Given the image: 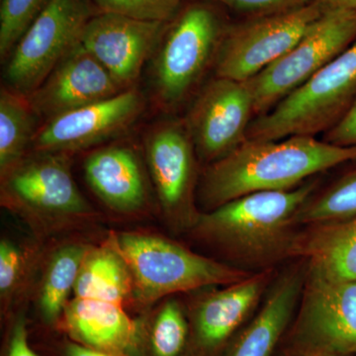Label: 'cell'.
Listing matches in <instances>:
<instances>
[{"label":"cell","mask_w":356,"mask_h":356,"mask_svg":"<svg viewBox=\"0 0 356 356\" xmlns=\"http://www.w3.org/2000/svg\"><path fill=\"white\" fill-rule=\"evenodd\" d=\"M225 28L212 7L187 6L159 41L152 70L156 102L165 109L180 106L214 64Z\"/></svg>","instance_id":"5b68a950"},{"label":"cell","mask_w":356,"mask_h":356,"mask_svg":"<svg viewBox=\"0 0 356 356\" xmlns=\"http://www.w3.org/2000/svg\"><path fill=\"white\" fill-rule=\"evenodd\" d=\"M356 40V10L329 9L285 55L248 81L254 115L266 113Z\"/></svg>","instance_id":"ba28073f"},{"label":"cell","mask_w":356,"mask_h":356,"mask_svg":"<svg viewBox=\"0 0 356 356\" xmlns=\"http://www.w3.org/2000/svg\"><path fill=\"white\" fill-rule=\"evenodd\" d=\"M60 355L62 356H116L104 353V351L95 350V348H88L67 339L63 341L60 346Z\"/></svg>","instance_id":"1f68e13d"},{"label":"cell","mask_w":356,"mask_h":356,"mask_svg":"<svg viewBox=\"0 0 356 356\" xmlns=\"http://www.w3.org/2000/svg\"><path fill=\"white\" fill-rule=\"evenodd\" d=\"M103 13L165 23L177 13L184 0H93Z\"/></svg>","instance_id":"4316f807"},{"label":"cell","mask_w":356,"mask_h":356,"mask_svg":"<svg viewBox=\"0 0 356 356\" xmlns=\"http://www.w3.org/2000/svg\"><path fill=\"white\" fill-rule=\"evenodd\" d=\"M132 293L130 269L113 242L91 248L77 277L74 297L124 305Z\"/></svg>","instance_id":"44dd1931"},{"label":"cell","mask_w":356,"mask_h":356,"mask_svg":"<svg viewBox=\"0 0 356 356\" xmlns=\"http://www.w3.org/2000/svg\"><path fill=\"white\" fill-rule=\"evenodd\" d=\"M113 243L130 269L134 295L145 304L175 293L225 286L252 274L195 254L163 236L120 233Z\"/></svg>","instance_id":"3957f363"},{"label":"cell","mask_w":356,"mask_h":356,"mask_svg":"<svg viewBox=\"0 0 356 356\" xmlns=\"http://www.w3.org/2000/svg\"><path fill=\"white\" fill-rule=\"evenodd\" d=\"M282 356L356 355V280L311 275L281 341Z\"/></svg>","instance_id":"8992f818"},{"label":"cell","mask_w":356,"mask_h":356,"mask_svg":"<svg viewBox=\"0 0 356 356\" xmlns=\"http://www.w3.org/2000/svg\"><path fill=\"white\" fill-rule=\"evenodd\" d=\"M83 170L89 186L110 209L132 213L146 205V177L131 147L113 145L97 149L86 158Z\"/></svg>","instance_id":"d6986e66"},{"label":"cell","mask_w":356,"mask_h":356,"mask_svg":"<svg viewBox=\"0 0 356 356\" xmlns=\"http://www.w3.org/2000/svg\"><path fill=\"white\" fill-rule=\"evenodd\" d=\"M254 114L248 81L215 77L197 96L184 121L198 159L211 165L235 151L248 140Z\"/></svg>","instance_id":"7c38bea8"},{"label":"cell","mask_w":356,"mask_h":356,"mask_svg":"<svg viewBox=\"0 0 356 356\" xmlns=\"http://www.w3.org/2000/svg\"><path fill=\"white\" fill-rule=\"evenodd\" d=\"M49 0H2L0 8V57L10 56L26 30Z\"/></svg>","instance_id":"484cf974"},{"label":"cell","mask_w":356,"mask_h":356,"mask_svg":"<svg viewBox=\"0 0 356 356\" xmlns=\"http://www.w3.org/2000/svg\"><path fill=\"white\" fill-rule=\"evenodd\" d=\"M191 325L184 308L175 300L159 309L147 330L143 325L140 356H185Z\"/></svg>","instance_id":"cb8c5ba5"},{"label":"cell","mask_w":356,"mask_h":356,"mask_svg":"<svg viewBox=\"0 0 356 356\" xmlns=\"http://www.w3.org/2000/svg\"><path fill=\"white\" fill-rule=\"evenodd\" d=\"M356 96V40L296 90L254 119L248 140H281L327 132Z\"/></svg>","instance_id":"277c9868"},{"label":"cell","mask_w":356,"mask_h":356,"mask_svg":"<svg viewBox=\"0 0 356 356\" xmlns=\"http://www.w3.org/2000/svg\"><path fill=\"white\" fill-rule=\"evenodd\" d=\"M67 154L24 158L1 177L2 204L39 227H58L95 215L72 178Z\"/></svg>","instance_id":"52a82bcc"},{"label":"cell","mask_w":356,"mask_h":356,"mask_svg":"<svg viewBox=\"0 0 356 356\" xmlns=\"http://www.w3.org/2000/svg\"><path fill=\"white\" fill-rule=\"evenodd\" d=\"M293 259L303 261L311 275L356 280V216L300 229L293 243Z\"/></svg>","instance_id":"ffe728a7"},{"label":"cell","mask_w":356,"mask_h":356,"mask_svg":"<svg viewBox=\"0 0 356 356\" xmlns=\"http://www.w3.org/2000/svg\"><path fill=\"white\" fill-rule=\"evenodd\" d=\"M122 91L106 69L79 42L27 97L35 113L49 121Z\"/></svg>","instance_id":"2e32d148"},{"label":"cell","mask_w":356,"mask_h":356,"mask_svg":"<svg viewBox=\"0 0 356 356\" xmlns=\"http://www.w3.org/2000/svg\"><path fill=\"white\" fill-rule=\"evenodd\" d=\"M356 216V168L325 191H316L298 215L300 227L343 221Z\"/></svg>","instance_id":"d4e9b609"},{"label":"cell","mask_w":356,"mask_h":356,"mask_svg":"<svg viewBox=\"0 0 356 356\" xmlns=\"http://www.w3.org/2000/svg\"><path fill=\"white\" fill-rule=\"evenodd\" d=\"M324 10L329 9H355L356 10V0H316Z\"/></svg>","instance_id":"d6a6232c"},{"label":"cell","mask_w":356,"mask_h":356,"mask_svg":"<svg viewBox=\"0 0 356 356\" xmlns=\"http://www.w3.org/2000/svg\"><path fill=\"white\" fill-rule=\"evenodd\" d=\"M356 161V147H341L315 136L247 140L204 170L198 200L204 212L262 191H289L343 163Z\"/></svg>","instance_id":"6da1fadb"},{"label":"cell","mask_w":356,"mask_h":356,"mask_svg":"<svg viewBox=\"0 0 356 356\" xmlns=\"http://www.w3.org/2000/svg\"><path fill=\"white\" fill-rule=\"evenodd\" d=\"M35 113L27 95L2 86L0 90V173L6 175L25 158L35 134Z\"/></svg>","instance_id":"603a6c76"},{"label":"cell","mask_w":356,"mask_h":356,"mask_svg":"<svg viewBox=\"0 0 356 356\" xmlns=\"http://www.w3.org/2000/svg\"><path fill=\"white\" fill-rule=\"evenodd\" d=\"M316 0L281 13L252 16L225 30L216 76L248 81L291 50L324 13Z\"/></svg>","instance_id":"9c48e42d"},{"label":"cell","mask_w":356,"mask_h":356,"mask_svg":"<svg viewBox=\"0 0 356 356\" xmlns=\"http://www.w3.org/2000/svg\"><path fill=\"white\" fill-rule=\"evenodd\" d=\"M280 356H282V355H280Z\"/></svg>","instance_id":"836d02e7"},{"label":"cell","mask_w":356,"mask_h":356,"mask_svg":"<svg viewBox=\"0 0 356 356\" xmlns=\"http://www.w3.org/2000/svg\"><path fill=\"white\" fill-rule=\"evenodd\" d=\"M146 158L149 175L165 216L179 229L193 228L197 154L184 121L166 120L147 134Z\"/></svg>","instance_id":"8fae6325"},{"label":"cell","mask_w":356,"mask_h":356,"mask_svg":"<svg viewBox=\"0 0 356 356\" xmlns=\"http://www.w3.org/2000/svg\"><path fill=\"white\" fill-rule=\"evenodd\" d=\"M232 10L247 14L248 17L289 10L309 3L312 0H215Z\"/></svg>","instance_id":"f1b7e54d"},{"label":"cell","mask_w":356,"mask_h":356,"mask_svg":"<svg viewBox=\"0 0 356 356\" xmlns=\"http://www.w3.org/2000/svg\"><path fill=\"white\" fill-rule=\"evenodd\" d=\"M69 339L116 356H140L143 324L121 304L100 300H70L62 318Z\"/></svg>","instance_id":"ac0fdd59"},{"label":"cell","mask_w":356,"mask_h":356,"mask_svg":"<svg viewBox=\"0 0 356 356\" xmlns=\"http://www.w3.org/2000/svg\"><path fill=\"white\" fill-rule=\"evenodd\" d=\"M317 187L312 178L289 191L248 194L201 212L191 229L221 250L232 266L252 273L270 270L291 259L300 211Z\"/></svg>","instance_id":"7a4b0ae2"},{"label":"cell","mask_w":356,"mask_h":356,"mask_svg":"<svg viewBox=\"0 0 356 356\" xmlns=\"http://www.w3.org/2000/svg\"><path fill=\"white\" fill-rule=\"evenodd\" d=\"M90 248L83 243H69L51 254L39 290L38 309L44 324L54 325L62 321Z\"/></svg>","instance_id":"7402d4cb"},{"label":"cell","mask_w":356,"mask_h":356,"mask_svg":"<svg viewBox=\"0 0 356 356\" xmlns=\"http://www.w3.org/2000/svg\"><path fill=\"white\" fill-rule=\"evenodd\" d=\"M144 108L138 89L91 103L46 121L33 139V147L42 153L67 154L81 151L116 137L137 120Z\"/></svg>","instance_id":"5bb4252c"},{"label":"cell","mask_w":356,"mask_h":356,"mask_svg":"<svg viewBox=\"0 0 356 356\" xmlns=\"http://www.w3.org/2000/svg\"><path fill=\"white\" fill-rule=\"evenodd\" d=\"M25 270L24 252L11 241L2 238L0 242V295L2 302L11 298L19 288Z\"/></svg>","instance_id":"83f0119b"},{"label":"cell","mask_w":356,"mask_h":356,"mask_svg":"<svg viewBox=\"0 0 356 356\" xmlns=\"http://www.w3.org/2000/svg\"><path fill=\"white\" fill-rule=\"evenodd\" d=\"M163 22L102 11L88 21L79 43L126 90L139 79L147 58L163 37Z\"/></svg>","instance_id":"9a60e30c"},{"label":"cell","mask_w":356,"mask_h":356,"mask_svg":"<svg viewBox=\"0 0 356 356\" xmlns=\"http://www.w3.org/2000/svg\"><path fill=\"white\" fill-rule=\"evenodd\" d=\"M92 17L86 0H49L9 56L7 83L28 95L79 42Z\"/></svg>","instance_id":"30bf717a"},{"label":"cell","mask_w":356,"mask_h":356,"mask_svg":"<svg viewBox=\"0 0 356 356\" xmlns=\"http://www.w3.org/2000/svg\"><path fill=\"white\" fill-rule=\"evenodd\" d=\"M324 140L341 147H356V96L343 118L325 133Z\"/></svg>","instance_id":"f546056e"},{"label":"cell","mask_w":356,"mask_h":356,"mask_svg":"<svg viewBox=\"0 0 356 356\" xmlns=\"http://www.w3.org/2000/svg\"><path fill=\"white\" fill-rule=\"evenodd\" d=\"M6 356H42L30 346L27 325L23 317L18 318L11 327Z\"/></svg>","instance_id":"4dcf8cb0"},{"label":"cell","mask_w":356,"mask_h":356,"mask_svg":"<svg viewBox=\"0 0 356 356\" xmlns=\"http://www.w3.org/2000/svg\"><path fill=\"white\" fill-rule=\"evenodd\" d=\"M273 280V269L259 271L199 299L187 315L191 337L185 356H221L248 324Z\"/></svg>","instance_id":"4fadbf2b"},{"label":"cell","mask_w":356,"mask_h":356,"mask_svg":"<svg viewBox=\"0 0 356 356\" xmlns=\"http://www.w3.org/2000/svg\"><path fill=\"white\" fill-rule=\"evenodd\" d=\"M304 281V266L288 268L274 278L259 310L221 356L275 355L296 312Z\"/></svg>","instance_id":"e0dca14e"}]
</instances>
